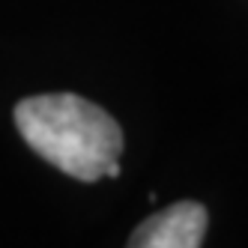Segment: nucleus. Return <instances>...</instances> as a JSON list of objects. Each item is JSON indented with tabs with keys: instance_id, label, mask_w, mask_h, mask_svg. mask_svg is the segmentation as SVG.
I'll return each instance as SVG.
<instances>
[{
	"instance_id": "obj_2",
	"label": "nucleus",
	"mask_w": 248,
	"mask_h": 248,
	"mask_svg": "<svg viewBox=\"0 0 248 248\" xmlns=\"http://www.w3.org/2000/svg\"><path fill=\"white\" fill-rule=\"evenodd\" d=\"M203 233L206 206L198 201H180L138 224L126 248H201Z\"/></svg>"
},
{
	"instance_id": "obj_1",
	"label": "nucleus",
	"mask_w": 248,
	"mask_h": 248,
	"mask_svg": "<svg viewBox=\"0 0 248 248\" xmlns=\"http://www.w3.org/2000/svg\"><path fill=\"white\" fill-rule=\"evenodd\" d=\"M15 126L33 153L81 183H96L123 153L117 120L72 93L21 99L15 105Z\"/></svg>"
}]
</instances>
